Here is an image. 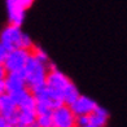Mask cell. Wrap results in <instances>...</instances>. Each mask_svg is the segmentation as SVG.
Here are the masks:
<instances>
[{
    "instance_id": "cell-9",
    "label": "cell",
    "mask_w": 127,
    "mask_h": 127,
    "mask_svg": "<svg viewBox=\"0 0 127 127\" xmlns=\"http://www.w3.org/2000/svg\"><path fill=\"white\" fill-rule=\"evenodd\" d=\"M17 110H18V108H17L16 102L13 101L12 96L9 94L5 92L4 95L0 96V115H3L7 119L10 115H13Z\"/></svg>"
},
{
    "instance_id": "cell-5",
    "label": "cell",
    "mask_w": 127,
    "mask_h": 127,
    "mask_svg": "<svg viewBox=\"0 0 127 127\" xmlns=\"http://www.w3.org/2000/svg\"><path fill=\"white\" fill-rule=\"evenodd\" d=\"M52 117L56 127H77V115L67 105H62L55 109Z\"/></svg>"
},
{
    "instance_id": "cell-16",
    "label": "cell",
    "mask_w": 127,
    "mask_h": 127,
    "mask_svg": "<svg viewBox=\"0 0 127 127\" xmlns=\"http://www.w3.org/2000/svg\"><path fill=\"white\" fill-rule=\"evenodd\" d=\"M36 123H38L39 127H56L52 114H49V115H39V117L36 118Z\"/></svg>"
},
{
    "instance_id": "cell-13",
    "label": "cell",
    "mask_w": 127,
    "mask_h": 127,
    "mask_svg": "<svg viewBox=\"0 0 127 127\" xmlns=\"http://www.w3.org/2000/svg\"><path fill=\"white\" fill-rule=\"evenodd\" d=\"M9 95L12 96V99H13V101L16 102L17 108H20L22 104H24V101L31 95V91L29 90V88H24V90H21V91H18V92H14V94H9Z\"/></svg>"
},
{
    "instance_id": "cell-4",
    "label": "cell",
    "mask_w": 127,
    "mask_h": 127,
    "mask_svg": "<svg viewBox=\"0 0 127 127\" xmlns=\"http://www.w3.org/2000/svg\"><path fill=\"white\" fill-rule=\"evenodd\" d=\"M22 36H24V32L20 26L8 24L7 26L3 27L1 32H0V42L7 47L8 51H13L21 48Z\"/></svg>"
},
{
    "instance_id": "cell-17",
    "label": "cell",
    "mask_w": 127,
    "mask_h": 127,
    "mask_svg": "<svg viewBox=\"0 0 127 127\" xmlns=\"http://www.w3.org/2000/svg\"><path fill=\"white\" fill-rule=\"evenodd\" d=\"M90 125V115H77V127H86Z\"/></svg>"
},
{
    "instance_id": "cell-7",
    "label": "cell",
    "mask_w": 127,
    "mask_h": 127,
    "mask_svg": "<svg viewBox=\"0 0 127 127\" xmlns=\"http://www.w3.org/2000/svg\"><path fill=\"white\" fill-rule=\"evenodd\" d=\"M97 106H99V104L95 100H92L91 97L86 95H80L79 99L70 108L75 115H90Z\"/></svg>"
},
{
    "instance_id": "cell-8",
    "label": "cell",
    "mask_w": 127,
    "mask_h": 127,
    "mask_svg": "<svg viewBox=\"0 0 127 127\" xmlns=\"http://www.w3.org/2000/svg\"><path fill=\"white\" fill-rule=\"evenodd\" d=\"M4 83L7 94H14L24 88H27L26 80L21 73H8L4 78Z\"/></svg>"
},
{
    "instance_id": "cell-2",
    "label": "cell",
    "mask_w": 127,
    "mask_h": 127,
    "mask_svg": "<svg viewBox=\"0 0 127 127\" xmlns=\"http://www.w3.org/2000/svg\"><path fill=\"white\" fill-rule=\"evenodd\" d=\"M32 3L34 0H5L9 24L21 27L25 18L26 9L30 8Z\"/></svg>"
},
{
    "instance_id": "cell-11",
    "label": "cell",
    "mask_w": 127,
    "mask_h": 127,
    "mask_svg": "<svg viewBox=\"0 0 127 127\" xmlns=\"http://www.w3.org/2000/svg\"><path fill=\"white\" fill-rule=\"evenodd\" d=\"M80 95H82V94L79 92L78 87L74 84V82H71L65 90L62 91V97H64V102H65V105L71 106L73 104L79 99Z\"/></svg>"
},
{
    "instance_id": "cell-21",
    "label": "cell",
    "mask_w": 127,
    "mask_h": 127,
    "mask_svg": "<svg viewBox=\"0 0 127 127\" xmlns=\"http://www.w3.org/2000/svg\"><path fill=\"white\" fill-rule=\"evenodd\" d=\"M5 92H7V90H5V83H4V79L0 80V96L4 95Z\"/></svg>"
},
{
    "instance_id": "cell-12",
    "label": "cell",
    "mask_w": 127,
    "mask_h": 127,
    "mask_svg": "<svg viewBox=\"0 0 127 127\" xmlns=\"http://www.w3.org/2000/svg\"><path fill=\"white\" fill-rule=\"evenodd\" d=\"M38 115L31 109H18V126L27 127L36 122Z\"/></svg>"
},
{
    "instance_id": "cell-1",
    "label": "cell",
    "mask_w": 127,
    "mask_h": 127,
    "mask_svg": "<svg viewBox=\"0 0 127 127\" xmlns=\"http://www.w3.org/2000/svg\"><path fill=\"white\" fill-rule=\"evenodd\" d=\"M21 74L26 80L27 88L31 91L32 88H35V87H38V86H42V84L45 83L48 71H47V67H45L44 64L40 62L30 52L27 62H26V66H25L24 70L21 71Z\"/></svg>"
},
{
    "instance_id": "cell-20",
    "label": "cell",
    "mask_w": 127,
    "mask_h": 127,
    "mask_svg": "<svg viewBox=\"0 0 127 127\" xmlns=\"http://www.w3.org/2000/svg\"><path fill=\"white\" fill-rule=\"evenodd\" d=\"M8 74V71L5 70V67H4V65H0V80L1 79H4L5 78V75Z\"/></svg>"
},
{
    "instance_id": "cell-10",
    "label": "cell",
    "mask_w": 127,
    "mask_h": 127,
    "mask_svg": "<svg viewBox=\"0 0 127 127\" xmlns=\"http://www.w3.org/2000/svg\"><path fill=\"white\" fill-rule=\"evenodd\" d=\"M108 119H109V112L100 105L90 114V125L95 127H105L108 123Z\"/></svg>"
},
{
    "instance_id": "cell-18",
    "label": "cell",
    "mask_w": 127,
    "mask_h": 127,
    "mask_svg": "<svg viewBox=\"0 0 127 127\" xmlns=\"http://www.w3.org/2000/svg\"><path fill=\"white\" fill-rule=\"evenodd\" d=\"M9 53V51L7 49V47L0 42V65H4L5 62V59H7V56Z\"/></svg>"
},
{
    "instance_id": "cell-19",
    "label": "cell",
    "mask_w": 127,
    "mask_h": 127,
    "mask_svg": "<svg viewBox=\"0 0 127 127\" xmlns=\"http://www.w3.org/2000/svg\"><path fill=\"white\" fill-rule=\"evenodd\" d=\"M0 127H13V126H10L7 122V119H5L3 115H0Z\"/></svg>"
},
{
    "instance_id": "cell-14",
    "label": "cell",
    "mask_w": 127,
    "mask_h": 127,
    "mask_svg": "<svg viewBox=\"0 0 127 127\" xmlns=\"http://www.w3.org/2000/svg\"><path fill=\"white\" fill-rule=\"evenodd\" d=\"M31 53L34 55V56H35L36 57V59L40 61V62H43L44 64V65H45V64H47V62H49L51 61V59H49V57H48V55H47V52H45L42 47H40V45H38V44H34V47L31 48Z\"/></svg>"
},
{
    "instance_id": "cell-3",
    "label": "cell",
    "mask_w": 127,
    "mask_h": 127,
    "mask_svg": "<svg viewBox=\"0 0 127 127\" xmlns=\"http://www.w3.org/2000/svg\"><path fill=\"white\" fill-rule=\"evenodd\" d=\"M30 55V51L17 48L13 51H9V53L5 59L4 67L8 73H21L26 66V62Z\"/></svg>"
},
{
    "instance_id": "cell-15",
    "label": "cell",
    "mask_w": 127,
    "mask_h": 127,
    "mask_svg": "<svg viewBox=\"0 0 127 127\" xmlns=\"http://www.w3.org/2000/svg\"><path fill=\"white\" fill-rule=\"evenodd\" d=\"M35 113L36 115H49L53 113V109H52L49 102H43V101H36L35 105Z\"/></svg>"
},
{
    "instance_id": "cell-6",
    "label": "cell",
    "mask_w": 127,
    "mask_h": 127,
    "mask_svg": "<svg viewBox=\"0 0 127 127\" xmlns=\"http://www.w3.org/2000/svg\"><path fill=\"white\" fill-rule=\"evenodd\" d=\"M71 82H73V80L69 78L66 74H64L62 71H60L59 69H57V70H55V71L48 73L45 84H47L49 88H52V90L62 92Z\"/></svg>"
}]
</instances>
